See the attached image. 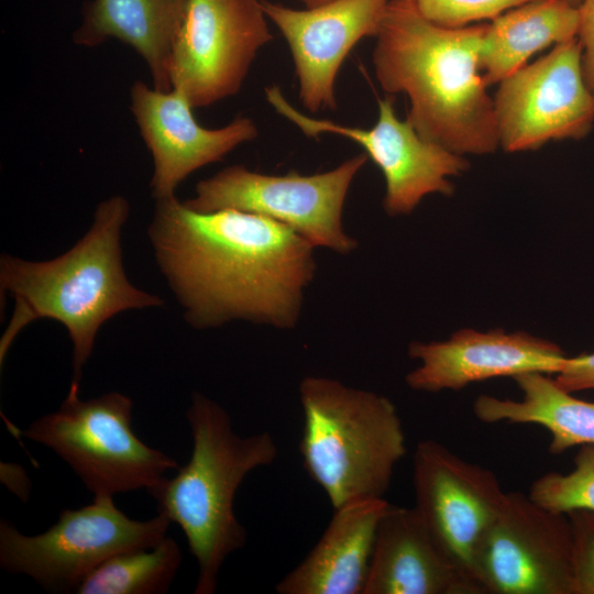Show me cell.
I'll return each instance as SVG.
<instances>
[{
    "mask_svg": "<svg viewBox=\"0 0 594 594\" xmlns=\"http://www.w3.org/2000/svg\"><path fill=\"white\" fill-rule=\"evenodd\" d=\"M147 234L160 271L196 329L233 320L294 328L317 264L306 239L263 216L198 212L155 200Z\"/></svg>",
    "mask_w": 594,
    "mask_h": 594,
    "instance_id": "cell-1",
    "label": "cell"
},
{
    "mask_svg": "<svg viewBox=\"0 0 594 594\" xmlns=\"http://www.w3.org/2000/svg\"><path fill=\"white\" fill-rule=\"evenodd\" d=\"M486 26H440L409 0H389L373 51L377 81L408 97L407 120L417 133L463 156L499 147L494 100L481 73Z\"/></svg>",
    "mask_w": 594,
    "mask_h": 594,
    "instance_id": "cell-2",
    "label": "cell"
},
{
    "mask_svg": "<svg viewBox=\"0 0 594 594\" xmlns=\"http://www.w3.org/2000/svg\"><path fill=\"white\" fill-rule=\"evenodd\" d=\"M130 210L129 200L121 195L100 201L86 234L53 260L1 255V295L15 301L0 340L1 364L23 328L36 319H53L67 329L72 340L70 385L79 386L98 330L107 320L125 310L164 306L160 296L139 289L125 275L121 234Z\"/></svg>",
    "mask_w": 594,
    "mask_h": 594,
    "instance_id": "cell-3",
    "label": "cell"
},
{
    "mask_svg": "<svg viewBox=\"0 0 594 594\" xmlns=\"http://www.w3.org/2000/svg\"><path fill=\"white\" fill-rule=\"evenodd\" d=\"M186 418L191 457L148 493L158 514L186 536L198 564L195 594H212L226 559L246 542V530L234 514L237 490L250 472L272 464L278 448L268 431L238 435L227 410L200 393L191 395Z\"/></svg>",
    "mask_w": 594,
    "mask_h": 594,
    "instance_id": "cell-4",
    "label": "cell"
},
{
    "mask_svg": "<svg viewBox=\"0 0 594 594\" xmlns=\"http://www.w3.org/2000/svg\"><path fill=\"white\" fill-rule=\"evenodd\" d=\"M299 399L302 466L333 509L384 498L407 452L395 405L386 396L316 375L301 380Z\"/></svg>",
    "mask_w": 594,
    "mask_h": 594,
    "instance_id": "cell-5",
    "label": "cell"
},
{
    "mask_svg": "<svg viewBox=\"0 0 594 594\" xmlns=\"http://www.w3.org/2000/svg\"><path fill=\"white\" fill-rule=\"evenodd\" d=\"M132 400L117 392L81 400L79 386L55 413L20 433L52 449L95 496L155 488L177 462L146 446L132 428Z\"/></svg>",
    "mask_w": 594,
    "mask_h": 594,
    "instance_id": "cell-6",
    "label": "cell"
},
{
    "mask_svg": "<svg viewBox=\"0 0 594 594\" xmlns=\"http://www.w3.org/2000/svg\"><path fill=\"white\" fill-rule=\"evenodd\" d=\"M170 520L157 514L148 520L128 517L112 496H95L79 509H63L48 530L21 534L0 521V565L25 574L48 592H76L80 583L111 557L156 547L166 537Z\"/></svg>",
    "mask_w": 594,
    "mask_h": 594,
    "instance_id": "cell-7",
    "label": "cell"
},
{
    "mask_svg": "<svg viewBox=\"0 0 594 594\" xmlns=\"http://www.w3.org/2000/svg\"><path fill=\"white\" fill-rule=\"evenodd\" d=\"M367 158L364 152L312 175H271L232 165L200 180L195 195L183 202L198 212L231 209L263 216L290 228L315 248L349 254L358 242L344 231L343 206Z\"/></svg>",
    "mask_w": 594,
    "mask_h": 594,
    "instance_id": "cell-8",
    "label": "cell"
},
{
    "mask_svg": "<svg viewBox=\"0 0 594 594\" xmlns=\"http://www.w3.org/2000/svg\"><path fill=\"white\" fill-rule=\"evenodd\" d=\"M494 110L499 147L534 151L549 141L580 140L594 124V94L583 73L576 37L498 82Z\"/></svg>",
    "mask_w": 594,
    "mask_h": 594,
    "instance_id": "cell-9",
    "label": "cell"
},
{
    "mask_svg": "<svg viewBox=\"0 0 594 594\" xmlns=\"http://www.w3.org/2000/svg\"><path fill=\"white\" fill-rule=\"evenodd\" d=\"M273 37L260 0H189L172 48L170 86L194 109L231 97Z\"/></svg>",
    "mask_w": 594,
    "mask_h": 594,
    "instance_id": "cell-10",
    "label": "cell"
},
{
    "mask_svg": "<svg viewBox=\"0 0 594 594\" xmlns=\"http://www.w3.org/2000/svg\"><path fill=\"white\" fill-rule=\"evenodd\" d=\"M265 96L273 109L305 135L337 134L361 145L382 170L383 206L391 216L410 213L427 195H452L454 186L450 178L470 166L463 155L422 139L407 119L399 120L393 96L378 101L377 122L370 129L304 114L276 85L266 87Z\"/></svg>",
    "mask_w": 594,
    "mask_h": 594,
    "instance_id": "cell-11",
    "label": "cell"
},
{
    "mask_svg": "<svg viewBox=\"0 0 594 594\" xmlns=\"http://www.w3.org/2000/svg\"><path fill=\"white\" fill-rule=\"evenodd\" d=\"M484 594H573L572 534L566 514L506 492L475 561Z\"/></svg>",
    "mask_w": 594,
    "mask_h": 594,
    "instance_id": "cell-12",
    "label": "cell"
},
{
    "mask_svg": "<svg viewBox=\"0 0 594 594\" xmlns=\"http://www.w3.org/2000/svg\"><path fill=\"white\" fill-rule=\"evenodd\" d=\"M413 466L414 508L442 553L479 584L477 551L506 492L493 471L432 439L417 444Z\"/></svg>",
    "mask_w": 594,
    "mask_h": 594,
    "instance_id": "cell-13",
    "label": "cell"
},
{
    "mask_svg": "<svg viewBox=\"0 0 594 594\" xmlns=\"http://www.w3.org/2000/svg\"><path fill=\"white\" fill-rule=\"evenodd\" d=\"M130 109L153 160L150 188L155 200L176 196L178 185L195 170L222 161L258 134L255 122L243 116L221 128H205L183 92L140 80L130 89Z\"/></svg>",
    "mask_w": 594,
    "mask_h": 594,
    "instance_id": "cell-14",
    "label": "cell"
},
{
    "mask_svg": "<svg viewBox=\"0 0 594 594\" xmlns=\"http://www.w3.org/2000/svg\"><path fill=\"white\" fill-rule=\"evenodd\" d=\"M260 1L289 46L304 108L334 110L341 65L363 37H376L389 0H331L305 10Z\"/></svg>",
    "mask_w": 594,
    "mask_h": 594,
    "instance_id": "cell-15",
    "label": "cell"
},
{
    "mask_svg": "<svg viewBox=\"0 0 594 594\" xmlns=\"http://www.w3.org/2000/svg\"><path fill=\"white\" fill-rule=\"evenodd\" d=\"M408 354L420 364L406 375V383L427 393L457 391L471 383L531 372L556 375L566 359L551 341L499 329H463L444 341H415Z\"/></svg>",
    "mask_w": 594,
    "mask_h": 594,
    "instance_id": "cell-16",
    "label": "cell"
},
{
    "mask_svg": "<svg viewBox=\"0 0 594 594\" xmlns=\"http://www.w3.org/2000/svg\"><path fill=\"white\" fill-rule=\"evenodd\" d=\"M363 594H484L439 549L416 509L388 504Z\"/></svg>",
    "mask_w": 594,
    "mask_h": 594,
    "instance_id": "cell-17",
    "label": "cell"
},
{
    "mask_svg": "<svg viewBox=\"0 0 594 594\" xmlns=\"http://www.w3.org/2000/svg\"><path fill=\"white\" fill-rule=\"evenodd\" d=\"M388 504L384 498H374L334 508L317 543L275 585V591L278 594H363L377 526Z\"/></svg>",
    "mask_w": 594,
    "mask_h": 594,
    "instance_id": "cell-18",
    "label": "cell"
},
{
    "mask_svg": "<svg viewBox=\"0 0 594 594\" xmlns=\"http://www.w3.org/2000/svg\"><path fill=\"white\" fill-rule=\"evenodd\" d=\"M189 0H91L74 31L75 44L96 47L118 40L146 64L153 87L170 90L172 48L183 24Z\"/></svg>",
    "mask_w": 594,
    "mask_h": 594,
    "instance_id": "cell-19",
    "label": "cell"
},
{
    "mask_svg": "<svg viewBox=\"0 0 594 594\" xmlns=\"http://www.w3.org/2000/svg\"><path fill=\"white\" fill-rule=\"evenodd\" d=\"M513 380L522 393L521 399L480 395L473 404L479 420L542 426L551 436L549 452L552 454L594 444V402L574 397L550 374L524 373Z\"/></svg>",
    "mask_w": 594,
    "mask_h": 594,
    "instance_id": "cell-20",
    "label": "cell"
},
{
    "mask_svg": "<svg viewBox=\"0 0 594 594\" xmlns=\"http://www.w3.org/2000/svg\"><path fill=\"white\" fill-rule=\"evenodd\" d=\"M579 8L565 0H532L487 23L481 51L485 84H498L535 53L576 37Z\"/></svg>",
    "mask_w": 594,
    "mask_h": 594,
    "instance_id": "cell-21",
    "label": "cell"
},
{
    "mask_svg": "<svg viewBox=\"0 0 594 594\" xmlns=\"http://www.w3.org/2000/svg\"><path fill=\"white\" fill-rule=\"evenodd\" d=\"M182 550L172 537L156 547L116 554L96 568L77 594H164L182 564Z\"/></svg>",
    "mask_w": 594,
    "mask_h": 594,
    "instance_id": "cell-22",
    "label": "cell"
},
{
    "mask_svg": "<svg viewBox=\"0 0 594 594\" xmlns=\"http://www.w3.org/2000/svg\"><path fill=\"white\" fill-rule=\"evenodd\" d=\"M569 473L549 472L536 479L529 497L561 514L575 509L594 512V444L581 446Z\"/></svg>",
    "mask_w": 594,
    "mask_h": 594,
    "instance_id": "cell-23",
    "label": "cell"
},
{
    "mask_svg": "<svg viewBox=\"0 0 594 594\" xmlns=\"http://www.w3.org/2000/svg\"><path fill=\"white\" fill-rule=\"evenodd\" d=\"M430 22L444 28H463L473 21L494 20L504 12L532 0H409Z\"/></svg>",
    "mask_w": 594,
    "mask_h": 594,
    "instance_id": "cell-24",
    "label": "cell"
},
{
    "mask_svg": "<svg viewBox=\"0 0 594 594\" xmlns=\"http://www.w3.org/2000/svg\"><path fill=\"white\" fill-rule=\"evenodd\" d=\"M572 534L573 594H594V512L566 513Z\"/></svg>",
    "mask_w": 594,
    "mask_h": 594,
    "instance_id": "cell-25",
    "label": "cell"
},
{
    "mask_svg": "<svg viewBox=\"0 0 594 594\" xmlns=\"http://www.w3.org/2000/svg\"><path fill=\"white\" fill-rule=\"evenodd\" d=\"M554 380L570 393L594 389V353L566 356Z\"/></svg>",
    "mask_w": 594,
    "mask_h": 594,
    "instance_id": "cell-26",
    "label": "cell"
},
{
    "mask_svg": "<svg viewBox=\"0 0 594 594\" xmlns=\"http://www.w3.org/2000/svg\"><path fill=\"white\" fill-rule=\"evenodd\" d=\"M578 38L582 45V65L585 81L594 94V0H582L579 7Z\"/></svg>",
    "mask_w": 594,
    "mask_h": 594,
    "instance_id": "cell-27",
    "label": "cell"
},
{
    "mask_svg": "<svg viewBox=\"0 0 594 594\" xmlns=\"http://www.w3.org/2000/svg\"><path fill=\"white\" fill-rule=\"evenodd\" d=\"M0 479L14 495L22 502H28L32 488L25 470L15 463L1 462Z\"/></svg>",
    "mask_w": 594,
    "mask_h": 594,
    "instance_id": "cell-28",
    "label": "cell"
},
{
    "mask_svg": "<svg viewBox=\"0 0 594 594\" xmlns=\"http://www.w3.org/2000/svg\"><path fill=\"white\" fill-rule=\"evenodd\" d=\"M299 1L305 3L307 8H312V7L326 3L331 0H299Z\"/></svg>",
    "mask_w": 594,
    "mask_h": 594,
    "instance_id": "cell-29",
    "label": "cell"
},
{
    "mask_svg": "<svg viewBox=\"0 0 594 594\" xmlns=\"http://www.w3.org/2000/svg\"><path fill=\"white\" fill-rule=\"evenodd\" d=\"M565 1H568L569 3H571L572 6L578 7V8L580 7V4L582 2V0H565Z\"/></svg>",
    "mask_w": 594,
    "mask_h": 594,
    "instance_id": "cell-30",
    "label": "cell"
}]
</instances>
